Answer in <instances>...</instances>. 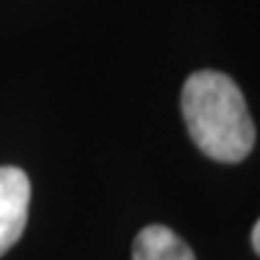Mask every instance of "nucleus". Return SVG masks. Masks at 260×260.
I'll return each mask as SVG.
<instances>
[{
    "mask_svg": "<svg viewBox=\"0 0 260 260\" xmlns=\"http://www.w3.org/2000/svg\"><path fill=\"white\" fill-rule=\"evenodd\" d=\"M29 198L31 186L27 174L17 167H0V255H5L24 234Z\"/></svg>",
    "mask_w": 260,
    "mask_h": 260,
    "instance_id": "f03ea898",
    "label": "nucleus"
},
{
    "mask_svg": "<svg viewBox=\"0 0 260 260\" xmlns=\"http://www.w3.org/2000/svg\"><path fill=\"white\" fill-rule=\"evenodd\" d=\"M253 248H255V253L260 255V219L255 222V226H253Z\"/></svg>",
    "mask_w": 260,
    "mask_h": 260,
    "instance_id": "20e7f679",
    "label": "nucleus"
},
{
    "mask_svg": "<svg viewBox=\"0 0 260 260\" xmlns=\"http://www.w3.org/2000/svg\"><path fill=\"white\" fill-rule=\"evenodd\" d=\"M133 260H195V255L171 229L152 224L138 234L133 243Z\"/></svg>",
    "mask_w": 260,
    "mask_h": 260,
    "instance_id": "7ed1b4c3",
    "label": "nucleus"
},
{
    "mask_svg": "<svg viewBox=\"0 0 260 260\" xmlns=\"http://www.w3.org/2000/svg\"><path fill=\"white\" fill-rule=\"evenodd\" d=\"M181 109L190 138L207 157L236 164L251 154L255 125L232 77L214 70L193 73L183 84Z\"/></svg>",
    "mask_w": 260,
    "mask_h": 260,
    "instance_id": "f257e3e1",
    "label": "nucleus"
}]
</instances>
